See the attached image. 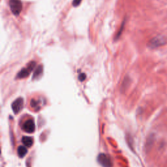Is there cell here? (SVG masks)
<instances>
[{
  "label": "cell",
  "instance_id": "obj_1",
  "mask_svg": "<svg viewBox=\"0 0 167 167\" xmlns=\"http://www.w3.org/2000/svg\"><path fill=\"white\" fill-rule=\"evenodd\" d=\"M166 43V39L164 36L159 35V36L155 37L150 40L148 43V46L150 48L154 49L157 48L158 47L164 45Z\"/></svg>",
  "mask_w": 167,
  "mask_h": 167
},
{
  "label": "cell",
  "instance_id": "obj_2",
  "mask_svg": "<svg viewBox=\"0 0 167 167\" xmlns=\"http://www.w3.org/2000/svg\"><path fill=\"white\" fill-rule=\"evenodd\" d=\"M9 6L11 10L15 16H18L22 10V3L21 0H10Z\"/></svg>",
  "mask_w": 167,
  "mask_h": 167
},
{
  "label": "cell",
  "instance_id": "obj_3",
  "mask_svg": "<svg viewBox=\"0 0 167 167\" xmlns=\"http://www.w3.org/2000/svg\"><path fill=\"white\" fill-rule=\"evenodd\" d=\"M36 65V63L35 62H32L28 64L26 68H23L17 74V78H23L29 76V74L31 71L34 70V67Z\"/></svg>",
  "mask_w": 167,
  "mask_h": 167
},
{
  "label": "cell",
  "instance_id": "obj_4",
  "mask_svg": "<svg viewBox=\"0 0 167 167\" xmlns=\"http://www.w3.org/2000/svg\"><path fill=\"white\" fill-rule=\"evenodd\" d=\"M98 161L103 167H112V163L110 157L105 154H101L98 156Z\"/></svg>",
  "mask_w": 167,
  "mask_h": 167
},
{
  "label": "cell",
  "instance_id": "obj_5",
  "mask_svg": "<svg viewBox=\"0 0 167 167\" xmlns=\"http://www.w3.org/2000/svg\"><path fill=\"white\" fill-rule=\"evenodd\" d=\"M22 129L27 133H33L35 130V122L33 119L25 121L22 125Z\"/></svg>",
  "mask_w": 167,
  "mask_h": 167
},
{
  "label": "cell",
  "instance_id": "obj_6",
  "mask_svg": "<svg viewBox=\"0 0 167 167\" xmlns=\"http://www.w3.org/2000/svg\"><path fill=\"white\" fill-rule=\"evenodd\" d=\"M12 109L15 114L19 113L23 107V99L22 98H18L14 102L12 103Z\"/></svg>",
  "mask_w": 167,
  "mask_h": 167
},
{
  "label": "cell",
  "instance_id": "obj_7",
  "mask_svg": "<svg viewBox=\"0 0 167 167\" xmlns=\"http://www.w3.org/2000/svg\"><path fill=\"white\" fill-rule=\"evenodd\" d=\"M22 142L25 146L30 148L34 144V139H33V138L30 137V136H23Z\"/></svg>",
  "mask_w": 167,
  "mask_h": 167
},
{
  "label": "cell",
  "instance_id": "obj_8",
  "mask_svg": "<svg viewBox=\"0 0 167 167\" xmlns=\"http://www.w3.org/2000/svg\"><path fill=\"white\" fill-rule=\"evenodd\" d=\"M27 150L26 147L25 146H20L18 148V150H17V153H18V156L20 157H23L25 154H27Z\"/></svg>",
  "mask_w": 167,
  "mask_h": 167
},
{
  "label": "cell",
  "instance_id": "obj_9",
  "mask_svg": "<svg viewBox=\"0 0 167 167\" xmlns=\"http://www.w3.org/2000/svg\"><path fill=\"white\" fill-rule=\"evenodd\" d=\"M43 66L41 65H39L37 67L36 70H35L34 74V78H37V77H39L40 75H41V74L43 73Z\"/></svg>",
  "mask_w": 167,
  "mask_h": 167
},
{
  "label": "cell",
  "instance_id": "obj_10",
  "mask_svg": "<svg viewBox=\"0 0 167 167\" xmlns=\"http://www.w3.org/2000/svg\"><path fill=\"white\" fill-rule=\"evenodd\" d=\"M154 138H154V135H151L149 138H148V141L146 142V149L147 150H149V148H151L153 143H154Z\"/></svg>",
  "mask_w": 167,
  "mask_h": 167
},
{
  "label": "cell",
  "instance_id": "obj_11",
  "mask_svg": "<svg viewBox=\"0 0 167 167\" xmlns=\"http://www.w3.org/2000/svg\"><path fill=\"white\" fill-rule=\"evenodd\" d=\"M125 23V20H123V22H122V23H121V29L119 30L118 33H117V34H116V37H115V39H116V40H117V39H118L119 38V37H120L121 35V34H122V31H123V30L124 29Z\"/></svg>",
  "mask_w": 167,
  "mask_h": 167
},
{
  "label": "cell",
  "instance_id": "obj_12",
  "mask_svg": "<svg viewBox=\"0 0 167 167\" xmlns=\"http://www.w3.org/2000/svg\"><path fill=\"white\" fill-rule=\"evenodd\" d=\"M82 1V0H73V1H72V5L74 7H78Z\"/></svg>",
  "mask_w": 167,
  "mask_h": 167
},
{
  "label": "cell",
  "instance_id": "obj_13",
  "mask_svg": "<svg viewBox=\"0 0 167 167\" xmlns=\"http://www.w3.org/2000/svg\"><path fill=\"white\" fill-rule=\"evenodd\" d=\"M86 74H84V73H81V74H80L79 75V76H78V79L80 80L81 82L82 81H84V80L86 79Z\"/></svg>",
  "mask_w": 167,
  "mask_h": 167
}]
</instances>
